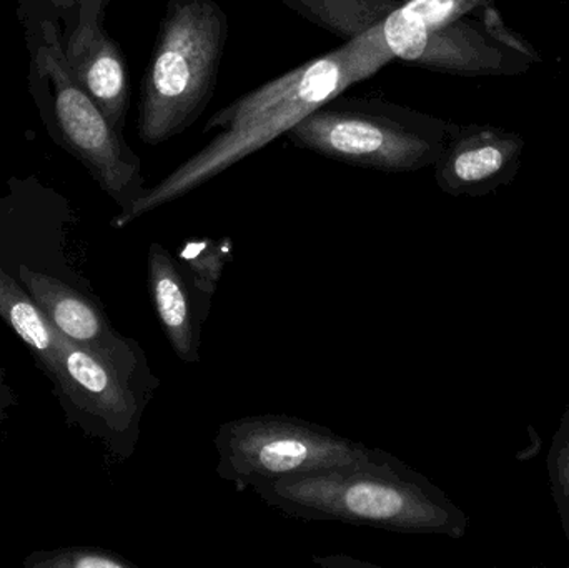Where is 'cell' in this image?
<instances>
[{
  "label": "cell",
  "instance_id": "8fae6325",
  "mask_svg": "<svg viewBox=\"0 0 569 568\" xmlns=\"http://www.w3.org/2000/svg\"><path fill=\"white\" fill-rule=\"evenodd\" d=\"M19 276L60 339L117 363L136 366L147 362L139 343L116 332L99 303L73 287L29 267L20 266Z\"/></svg>",
  "mask_w": 569,
  "mask_h": 568
},
{
  "label": "cell",
  "instance_id": "5b68a950",
  "mask_svg": "<svg viewBox=\"0 0 569 568\" xmlns=\"http://www.w3.org/2000/svg\"><path fill=\"white\" fill-rule=\"evenodd\" d=\"M455 122L380 97L340 93L305 117L288 139L327 159L381 172L435 166Z\"/></svg>",
  "mask_w": 569,
  "mask_h": 568
},
{
  "label": "cell",
  "instance_id": "ac0fdd59",
  "mask_svg": "<svg viewBox=\"0 0 569 568\" xmlns=\"http://www.w3.org/2000/svg\"><path fill=\"white\" fill-rule=\"evenodd\" d=\"M27 568H136L132 562L107 550L90 547L39 552L23 562Z\"/></svg>",
  "mask_w": 569,
  "mask_h": 568
},
{
  "label": "cell",
  "instance_id": "4fadbf2b",
  "mask_svg": "<svg viewBox=\"0 0 569 568\" xmlns=\"http://www.w3.org/2000/svg\"><path fill=\"white\" fill-rule=\"evenodd\" d=\"M0 317L32 350L43 372L56 382L59 373V337L26 289L0 267Z\"/></svg>",
  "mask_w": 569,
  "mask_h": 568
},
{
  "label": "cell",
  "instance_id": "5bb4252c",
  "mask_svg": "<svg viewBox=\"0 0 569 568\" xmlns=\"http://www.w3.org/2000/svg\"><path fill=\"white\" fill-rule=\"evenodd\" d=\"M284 7L348 42L381 26L401 3L397 0H280Z\"/></svg>",
  "mask_w": 569,
  "mask_h": 568
},
{
  "label": "cell",
  "instance_id": "44dd1931",
  "mask_svg": "<svg viewBox=\"0 0 569 568\" xmlns=\"http://www.w3.org/2000/svg\"><path fill=\"white\" fill-rule=\"evenodd\" d=\"M3 199H0V213H2Z\"/></svg>",
  "mask_w": 569,
  "mask_h": 568
},
{
  "label": "cell",
  "instance_id": "6da1fadb",
  "mask_svg": "<svg viewBox=\"0 0 569 568\" xmlns=\"http://www.w3.org/2000/svg\"><path fill=\"white\" fill-rule=\"evenodd\" d=\"M381 26L243 93L213 113L203 127L206 133L216 132L210 142L152 189H146L112 220V227L123 229L139 217L199 189L288 133L328 100L377 73L395 59Z\"/></svg>",
  "mask_w": 569,
  "mask_h": 568
},
{
  "label": "cell",
  "instance_id": "e0dca14e",
  "mask_svg": "<svg viewBox=\"0 0 569 568\" xmlns=\"http://www.w3.org/2000/svg\"><path fill=\"white\" fill-rule=\"evenodd\" d=\"M495 2L497 0H410L401 3L397 12L415 26L438 29Z\"/></svg>",
  "mask_w": 569,
  "mask_h": 568
},
{
  "label": "cell",
  "instance_id": "7c38bea8",
  "mask_svg": "<svg viewBox=\"0 0 569 568\" xmlns=\"http://www.w3.org/2000/svg\"><path fill=\"white\" fill-rule=\"evenodd\" d=\"M147 273L150 299L173 352L183 362H199L203 317L189 279L160 243L150 246Z\"/></svg>",
  "mask_w": 569,
  "mask_h": 568
},
{
  "label": "cell",
  "instance_id": "7402d4cb",
  "mask_svg": "<svg viewBox=\"0 0 569 568\" xmlns=\"http://www.w3.org/2000/svg\"><path fill=\"white\" fill-rule=\"evenodd\" d=\"M398 3H407L410 2V0H397Z\"/></svg>",
  "mask_w": 569,
  "mask_h": 568
},
{
  "label": "cell",
  "instance_id": "52a82bcc",
  "mask_svg": "<svg viewBox=\"0 0 569 568\" xmlns=\"http://www.w3.org/2000/svg\"><path fill=\"white\" fill-rule=\"evenodd\" d=\"M478 17H461L438 29H425L395 10L385 20L383 36L395 59L437 72L463 77L520 76L543 62L533 43L505 22L491 6Z\"/></svg>",
  "mask_w": 569,
  "mask_h": 568
},
{
  "label": "cell",
  "instance_id": "9c48e42d",
  "mask_svg": "<svg viewBox=\"0 0 569 568\" xmlns=\"http://www.w3.org/2000/svg\"><path fill=\"white\" fill-rule=\"evenodd\" d=\"M110 0H79L62 16L63 52L80 86L123 132L130 106L129 73L119 43L103 27Z\"/></svg>",
  "mask_w": 569,
  "mask_h": 568
},
{
  "label": "cell",
  "instance_id": "277c9868",
  "mask_svg": "<svg viewBox=\"0 0 569 568\" xmlns=\"http://www.w3.org/2000/svg\"><path fill=\"white\" fill-rule=\"evenodd\" d=\"M229 39L216 0H169L140 90L137 132L159 146L186 132L212 100Z\"/></svg>",
  "mask_w": 569,
  "mask_h": 568
},
{
  "label": "cell",
  "instance_id": "d6986e66",
  "mask_svg": "<svg viewBox=\"0 0 569 568\" xmlns=\"http://www.w3.org/2000/svg\"><path fill=\"white\" fill-rule=\"evenodd\" d=\"M315 562H318V564H321V566L331 567V568H355V567L377 568L375 566H371V564L360 562V560L351 559V557H348V556H330V557H325V559H318V557H315Z\"/></svg>",
  "mask_w": 569,
  "mask_h": 568
},
{
  "label": "cell",
  "instance_id": "ba28073f",
  "mask_svg": "<svg viewBox=\"0 0 569 568\" xmlns=\"http://www.w3.org/2000/svg\"><path fill=\"white\" fill-rule=\"evenodd\" d=\"M159 383L149 362L117 363L59 337L57 389L117 456L136 450L143 412Z\"/></svg>",
  "mask_w": 569,
  "mask_h": 568
},
{
  "label": "cell",
  "instance_id": "8992f818",
  "mask_svg": "<svg viewBox=\"0 0 569 568\" xmlns=\"http://www.w3.org/2000/svg\"><path fill=\"white\" fill-rule=\"evenodd\" d=\"M217 474L239 492L257 482L343 466L370 456V447L327 427L288 416L229 420L217 430Z\"/></svg>",
  "mask_w": 569,
  "mask_h": 568
},
{
  "label": "cell",
  "instance_id": "2e32d148",
  "mask_svg": "<svg viewBox=\"0 0 569 568\" xmlns=\"http://www.w3.org/2000/svg\"><path fill=\"white\" fill-rule=\"evenodd\" d=\"M547 470L558 519L569 546V402L551 439Z\"/></svg>",
  "mask_w": 569,
  "mask_h": 568
},
{
  "label": "cell",
  "instance_id": "9a60e30c",
  "mask_svg": "<svg viewBox=\"0 0 569 568\" xmlns=\"http://www.w3.org/2000/svg\"><path fill=\"white\" fill-rule=\"evenodd\" d=\"M230 257H232L230 239H223L220 242L212 239L189 240L177 252V262L196 292L203 320L209 316L213 293L217 292L223 267Z\"/></svg>",
  "mask_w": 569,
  "mask_h": 568
},
{
  "label": "cell",
  "instance_id": "3957f363",
  "mask_svg": "<svg viewBox=\"0 0 569 568\" xmlns=\"http://www.w3.org/2000/svg\"><path fill=\"white\" fill-rule=\"evenodd\" d=\"M16 13L29 53L27 89L42 126L123 212L146 192L142 160L73 76L52 0H17Z\"/></svg>",
  "mask_w": 569,
  "mask_h": 568
},
{
  "label": "cell",
  "instance_id": "7a4b0ae2",
  "mask_svg": "<svg viewBox=\"0 0 569 568\" xmlns=\"http://www.w3.org/2000/svg\"><path fill=\"white\" fill-rule=\"evenodd\" d=\"M270 507L293 519L343 522L400 534L461 539L470 519L423 474L391 454L252 486Z\"/></svg>",
  "mask_w": 569,
  "mask_h": 568
},
{
  "label": "cell",
  "instance_id": "ffe728a7",
  "mask_svg": "<svg viewBox=\"0 0 569 568\" xmlns=\"http://www.w3.org/2000/svg\"><path fill=\"white\" fill-rule=\"evenodd\" d=\"M52 2L53 6H56V9L59 10L60 17H62L63 13H67L70 9H73L79 0H52Z\"/></svg>",
  "mask_w": 569,
  "mask_h": 568
},
{
  "label": "cell",
  "instance_id": "30bf717a",
  "mask_svg": "<svg viewBox=\"0 0 569 568\" xmlns=\"http://www.w3.org/2000/svg\"><path fill=\"white\" fill-rule=\"evenodd\" d=\"M523 152L525 139L513 130L491 123H455L435 162V179L448 196H488L517 179Z\"/></svg>",
  "mask_w": 569,
  "mask_h": 568
}]
</instances>
